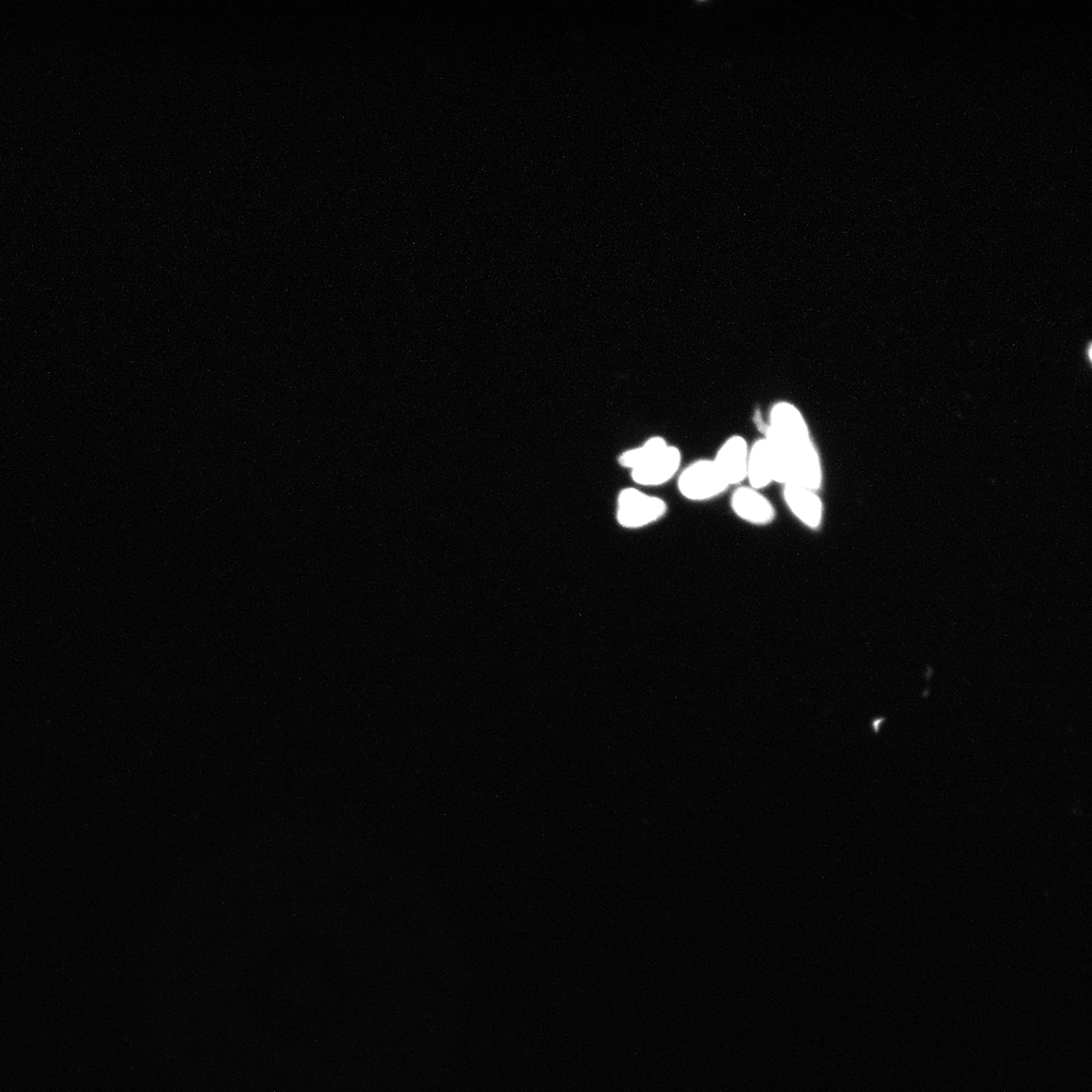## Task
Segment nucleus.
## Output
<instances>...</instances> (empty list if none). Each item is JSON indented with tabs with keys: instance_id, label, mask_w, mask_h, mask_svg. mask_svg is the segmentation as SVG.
<instances>
[{
	"instance_id": "obj_1",
	"label": "nucleus",
	"mask_w": 1092,
	"mask_h": 1092,
	"mask_svg": "<svg viewBox=\"0 0 1092 1092\" xmlns=\"http://www.w3.org/2000/svg\"><path fill=\"white\" fill-rule=\"evenodd\" d=\"M678 487L681 494L691 501L711 500L729 488L712 460L691 463L681 474Z\"/></svg>"
},
{
	"instance_id": "obj_2",
	"label": "nucleus",
	"mask_w": 1092,
	"mask_h": 1092,
	"mask_svg": "<svg viewBox=\"0 0 1092 1092\" xmlns=\"http://www.w3.org/2000/svg\"><path fill=\"white\" fill-rule=\"evenodd\" d=\"M667 512L662 499L647 496L635 489L621 492L617 518L624 527L636 528L657 521Z\"/></svg>"
},
{
	"instance_id": "obj_3",
	"label": "nucleus",
	"mask_w": 1092,
	"mask_h": 1092,
	"mask_svg": "<svg viewBox=\"0 0 1092 1092\" xmlns=\"http://www.w3.org/2000/svg\"><path fill=\"white\" fill-rule=\"evenodd\" d=\"M730 506L739 518L753 525H769L776 518L769 499L750 486L738 487L731 495Z\"/></svg>"
},
{
	"instance_id": "obj_4",
	"label": "nucleus",
	"mask_w": 1092,
	"mask_h": 1092,
	"mask_svg": "<svg viewBox=\"0 0 1092 1092\" xmlns=\"http://www.w3.org/2000/svg\"><path fill=\"white\" fill-rule=\"evenodd\" d=\"M748 447L744 437L735 435L720 447L712 460L716 469L730 486H739L746 480Z\"/></svg>"
},
{
	"instance_id": "obj_5",
	"label": "nucleus",
	"mask_w": 1092,
	"mask_h": 1092,
	"mask_svg": "<svg viewBox=\"0 0 1092 1092\" xmlns=\"http://www.w3.org/2000/svg\"><path fill=\"white\" fill-rule=\"evenodd\" d=\"M680 464V450L668 445L654 452L643 465L633 470L632 479L641 485L659 486L677 474Z\"/></svg>"
},
{
	"instance_id": "obj_6",
	"label": "nucleus",
	"mask_w": 1092,
	"mask_h": 1092,
	"mask_svg": "<svg viewBox=\"0 0 1092 1092\" xmlns=\"http://www.w3.org/2000/svg\"><path fill=\"white\" fill-rule=\"evenodd\" d=\"M783 498L789 510L802 524L813 530L820 527L823 505L817 491L790 482L783 486Z\"/></svg>"
},
{
	"instance_id": "obj_7",
	"label": "nucleus",
	"mask_w": 1092,
	"mask_h": 1092,
	"mask_svg": "<svg viewBox=\"0 0 1092 1092\" xmlns=\"http://www.w3.org/2000/svg\"><path fill=\"white\" fill-rule=\"evenodd\" d=\"M766 431L784 443H800L811 440L803 416L788 403L775 405L771 412V424Z\"/></svg>"
},
{
	"instance_id": "obj_8",
	"label": "nucleus",
	"mask_w": 1092,
	"mask_h": 1092,
	"mask_svg": "<svg viewBox=\"0 0 1092 1092\" xmlns=\"http://www.w3.org/2000/svg\"><path fill=\"white\" fill-rule=\"evenodd\" d=\"M746 480L750 487L759 491L774 482L770 449L764 439L757 441L748 450Z\"/></svg>"
},
{
	"instance_id": "obj_9",
	"label": "nucleus",
	"mask_w": 1092,
	"mask_h": 1092,
	"mask_svg": "<svg viewBox=\"0 0 1092 1092\" xmlns=\"http://www.w3.org/2000/svg\"><path fill=\"white\" fill-rule=\"evenodd\" d=\"M667 445L666 441L661 439V437H653V439H650L643 447L627 451L626 454L621 456L619 461L623 466L630 467V469L633 471L643 465L654 452L663 449Z\"/></svg>"
}]
</instances>
